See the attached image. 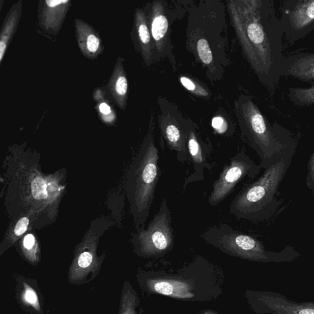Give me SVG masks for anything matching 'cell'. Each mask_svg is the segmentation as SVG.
I'll list each match as a JSON object with an SVG mask.
<instances>
[{
	"label": "cell",
	"mask_w": 314,
	"mask_h": 314,
	"mask_svg": "<svg viewBox=\"0 0 314 314\" xmlns=\"http://www.w3.org/2000/svg\"><path fill=\"white\" fill-rule=\"evenodd\" d=\"M228 8L244 55L260 82L274 93L284 58L283 31L273 2L230 1Z\"/></svg>",
	"instance_id": "1"
},
{
	"label": "cell",
	"mask_w": 314,
	"mask_h": 314,
	"mask_svg": "<svg viewBox=\"0 0 314 314\" xmlns=\"http://www.w3.org/2000/svg\"><path fill=\"white\" fill-rule=\"evenodd\" d=\"M235 110L242 138L256 152L263 169L295 154L297 142L291 131L276 122L271 124L249 96L239 97Z\"/></svg>",
	"instance_id": "2"
},
{
	"label": "cell",
	"mask_w": 314,
	"mask_h": 314,
	"mask_svg": "<svg viewBox=\"0 0 314 314\" xmlns=\"http://www.w3.org/2000/svg\"><path fill=\"white\" fill-rule=\"evenodd\" d=\"M294 155L278 161L265 169L261 177L245 187L233 199L230 213L238 219L253 222L271 219L282 205L278 190Z\"/></svg>",
	"instance_id": "3"
},
{
	"label": "cell",
	"mask_w": 314,
	"mask_h": 314,
	"mask_svg": "<svg viewBox=\"0 0 314 314\" xmlns=\"http://www.w3.org/2000/svg\"><path fill=\"white\" fill-rule=\"evenodd\" d=\"M159 160L154 136L149 133L131 175V197L135 222L140 230L145 228L161 177Z\"/></svg>",
	"instance_id": "4"
},
{
	"label": "cell",
	"mask_w": 314,
	"mask_h": 314,
	"mask_svg": "<svg viewBox=\"0 0 314 314\" xmlns=\"http://www.w3.org/2000/svg\"><path fill=\"white\" fill-rule=\"evenodd\" d=\"M262 169L246 152H238L230 158V163L224 166L219 178L212 184L209 204L212 206L219 205L235 190L236 185L246 178H255Z\"/></svg>",
	"instance_id": "5"
},
{
	"label": "cell",
	"mask_w": 314,
	"mask_h": 314,
	"mask_svg": "<svg viewBox=\"0 0 314 314\" xmlns=\"http://www.w3.org/2000/svg\"><path fill=\"white\" fill-rule=\"evenodd\" d=\"M280 10L283 34L291 44L314 31V0H283Z\"/></svg>",
	"instance_id": "6"
},
{
	"label": "cell",
	"mask_w": 314,
	"mask_h": 314,
	"mask_svg": "<svg viewBox=\"0 0 314 314\" xmlns=\"http://www.w3.org/2000/svg\"><path fill=\"white\" fill-rule=\"evenodd\" d=\"M137 240L144 250L161 252L168 249L175 240L171 211L166 199L161 203L159 210L149 223L148 229L140 230Z\"/></svg>",
	"instance_id": "7"
},
{
	"label": "cell",
	"mask_w": 314,
	"mask_h": 314,
	"mask_svg": "<svg viewBox=\"0 0 314 314\" xmlns=\"http://www.w3.org/2000/svg\"><path fill=\"white\" fill-rule=\"evenodd\" d=\"M202 236L208 243L228 251L246 253L247 256L268 257L259 241L252 236L237 231L228 224L211 227Z\"/></svg>",
	"instance_id": "8"
},
{
	"label": "cell",
	"mask_w": 314,
	"mask_h": 314,
	"mask_svg": "<svg viewBox=\"0 0 314 314\" xmlns=\"http://www.w3.org/2000/svg\"><path fill=\"white\" fill-rule=\"evenodd\" d=\"M186 136L187 147L189 160L193 166L194 172L185 179L184 190L188 184L204 180L205 169L211 170L209 157L212 150L211 145L202 142L192 127L184 129Z\"/></svg>",
	"instance_id": "9"
},
{
	"label": "cell",
	"mask_w": 314,
	"mask_h": 314,
	"mask_svg": "<svg viewBox=\"0 0 314 314\" xmlns=\"http://www.w3.org/2000/svg\"><path fill=\"white\" fill-rule=\"evenodd\" d=\"M71 6V0H40L38 21L41 31L48 35L58 36Z\"/></svg>",
	"instance_id": "10"
},
{
	"label": "cell",
	"mask_w": 314,
	"mask_h": 314,
	"mask_svg": "<svg viewBox=\"0 0 314 314\" xmlns=\"http://www.w3.org/2000/svg\"><path fill=\"white\" fill-rule=\"evenodd\" d=\"M75 37L80 51L87 59L95 61L104 51V45L99 33L85 21L74 19Z\"/></svg>",
	"instance_id": "11"
},
{
	"label": "cell",
	"mask_w": 314,
	"mask_h": 314,
	"mask_svg": "<svg viewBox=\"0 0 314 314\" xmlns=\"http://www.w3.org/2000/svg\"><path fill=\"white\" fill-rule=\"evenodd\" d=\"M281 77H291L314 85V53L300 52L283 58Z\"/></svg>",
	"instance_id": "12"
},
{
	"label": "cell",
	"mask_w": 314,
	"mask_h": 314,
	"mask_svg": "<svg viewBox=\"0 0 314 314\" xmlns=\"http://www.w3.org/2000/svg\"><path fill=\"white\" fill-rule=\"evenodd\" d=\"M159 127L167 148L176 152L179 162L184 163L189 160L187 147L186 136L183 128L172 116H161Z\"/></svg>",
	"instance_id": "13"
},
{
	"label": "cell",
	"mask_w": 314,
	"mask_h": 314,
	"mask_svg": "<svg viewBox=\"0 0 314 314\" xmlns=\"http://www.w3.org/2000/svg\"><path fill=\"white\" fill-rule=\"evenodd\" d=\"M134 46L141 54L146 65L152 62L153 40L149 30L147 17L142 9L137 8L134 16V24L131 33Z\"/></svg>",
	"instance_id": "14"
},
{
	"label": "cell",
	"mask_w": 314,
	"mask_h": 314,
	"mask_svg": "<svg viewBox=\"0 0 314 314\" xmlns=\"http://www.w3.org/2000/svg\"><path fill=\"white\" fill-rule=\"evenodd\" d=\"M124 62L121 56L117 59L111 76L104 89L113 103L122 110L126 109L128 97V82Z\"/></svg>",
	"instance_id": "15"
},
{
	"label": "cell",
	"mask_w": 314,
	"mask_h": 314,
	"mask_svg": "<svg viewBox=\"0 0 314 314\" xmlns=\"http://www.w3.org/2000/svg\"><path fill=\"white\" fill-rule=\"evenodd\" d=\"M147 20L152 40L157 49L161 52L166 46L169 23L160 2H154Z\"/></svg>",
	"instance_id": "16"
},
{
	"label": "cell",
	"mask_w": 314,
	"mask_h": 314,
	"mask_svg": "<svg viewBox=\"0 0 314 314\" xmlns=\"http://www.w3.org/2000/svg\"><path fill=\"white\" fill-rule=\"evenodd\" d=\"M22 13V1L19 0L9 10L3 22L0 31V64H2L6 53L17 31Z\"/></svg>",
	"instance_id": "17"
},
{
	"label": "cell",
	"mask_w": 314,
	"mask_h": 314,
	"mask_svg": "<svg viewBox=\"0 0 314 314\" xmlns=\"http://www.w3.org/2000/svg\"><path fill=\"white\" fill-rule=\"evenodd\" d=\"M105 90L97 88L93 92V98L95 101V109L101 121L104 124L109 125L117 121V115L115 109L106 98Z\"/></svg>",
	"instance_id": "18"
},
{
	"label": "cell",
	"mask_w": 314,
	"mask_h": 314,
	"mask_svg": "<svg viewBox=\"0 0 314 314\" xmlns=\"http://www.w3.org/2000/svg\"><path fill=\"white\" fill-rule=\"evenodd\" d=\"M290 101L298 107L314 105V85L309 88H290L288 89Z\"/></svg>",
	"instance_id": "19"
},
{
	"label": "cell",
	"mask_w": 314,
	"mask_h": 314,
	"mask_svg": "<svg viewBox=\"0 0 314 314\" xmlns=\"http://www.w3.org/2000/svg\"><path fill=\"white\" fill-rule=\"evenodd\" d=\"M196 50L200 59L205 65H210L213 61V56L207 40L204 38H199L196 42Z\"/></svg>",
	"instance_id": "20"
},
{
	"label": "cell",
	"mask_w": 314,
	"mask_h": 314,
	"mask_svg": "<svg viewBox=\"0 0 314 314\" xmlns=\"http://www.w3.org/2000/svg\"><path fill=\"white\" fill-rule=\"evenodd\" d=\"M180 81L181 84L192 94L199 96V97H208L209 92L201 85L189 77L182 76L180 77Z\"/></svg>",
	"instance_id": "21"
},
{
	"label": "cell",
	"mask_w": 314,
	"mask_h": 314,
	"mask_svg": "<svg viewBox=\"0 0 314 314\" xmlns=\"http://www.w3.org/2000/svg\"><path fill=\"white\" fill-rule=\"evenodd\" d=\"M32 192L35 198H46L47 194L46 185L43 180L41 179H36L33 182Z\"/></svg>",
	"instance_id": "22"
},
{
	"label": "cell",
	"mask_w": 314,
	"mask_h": 314,
	"mask_svg": "<svg viewBox=\"0 0 314 314\" xmlns=\"http://www.w3.org/2000/svg\"><path fill=\"white\" fill-rule=\"evenodd\" d=\"M307 169V187L314 194V151L310 156L309 163H308Z\"/></svg>",
	"instance_id": "23"
},
{
	"label": "cell",
	"mask_w": 314,
	"mask_h": 314,
	"mask_svg": "<svg viewBox=\"0 0 314 314\" xmlns=\"http://www.w3.org/2000/svg\"><path fill=\"white\" fill-rule=\"evenodd\" d=\"M212 126L219 133H225L228 128L226 122L222 117H215L212 121Z\"/></svg>",
	"instance_id": "24"
},
{
	"label": "cell",
	"mask_w": 314,
	"mask_h": 314,
	"mask_svg": "<svg viewBox=\"0 0 314 314\" xmlns=\"http://www.w3.org/2000/svg\"><path fill=\"white\" fill-rule=\"evenodd\" d=\"M155 291L160 294L171 295L173 292V287L171 283L166 282H161L155 284Z\"/></svg>",
	"instance_id": "25"
},
{
	"label": "cell",
	"mask_w": 314,
	"mask_h": 314,
	"mask_svg": "<svg viewBox=\"0 0 314 314\" xmlns=\"http://www.w3.org/2000/svg\"><path fill=\"white\" fill-rule=\"evenodd\" d=\"M24 299L26 303L31 304L36 308H38V297L32 289L28 288L25 290L24 293Z\"/></svg>",
	"instance_id": "26"
},
{
	"label": "cell",
	"mask_w": 314,
	"mask_h": 314,
	"mask_svg": "<svg viewBox=\"0 0 314 314\" xmlns=\"http://www.w3.org/2000/svg\"><path fill=\"white\" fill-rule=\"evenodd\" d=\"M29 224V220L27 218L23 217L16 224L14 229V233L17 236H21L26 231Z\"/></svg>",
	"instance_id": "27"
},
{
	"label": "cell",
	"mask_w": 314,
	"mask_h": 314,
	"mask_svg": "<svg viewBox=\"0 0 314 314\" xmlns=\"http://www.w3.org/2000/svg\"><path fill=\"white\" fill-rule=\"evenodd\" d=\"M93 256L91 253L85 252L80 255L78 260V265L80 268H87L91 265Z\"/></svg>",
	"instance_id": "28"
},
{
	"label": "cell",
	"mask_w": 314,
	"mask_h": 314,
	"mask_svg": "<svg viewBox=\"0 0 314 314\" xmlns=\"http://www.w3.org/2000/svg\"><path fill=\"white\" fill-rule=\"evenodd\" d=\"M35 243V239L34 236L32 234L26 235L25 238H24L23 245L26 249H32V247L34 246Z\"/></svg>",
	"instance_id": "29"
},
{
	"label": "cell",
	"mask_w": 314,
	"mask_h": 314,
	"mask_svg": "<svg viewBox=\"0 0 314 314\" xmlns=\"http://www.w3.org/2000/svg\"><path fill=\"white\" fill-rule=\"evenodd\" d=\"M298 314H314V309H305L301 310Z\"/></svg>",
	"instance_id": "30"
}]
</instances>
